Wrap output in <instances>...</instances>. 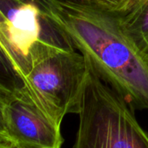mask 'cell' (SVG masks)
I'll use <instances>...</instances> for the list:
<instances>
[{
  "label": "cell",
  "mask_w": 148,
  "mask_h": 148,
  "mask_svg": "<svg viewBox=\"0 0 148 148\" xmlns=\"http://www.w3.org/2000/svg\"><path fill=\"white\" fill-rule=\"evenodd\" d=\"M42 22L83 56L98 75L133 109L148 110V56L120 15L83 0H33Z\"/></svg>",
  "instance_id": "1"
},
{
  "label": "cell",
  "mask_w": 148,
  "mask_h": 148,
  "mask_svg": "<svg viewBox=\"0 0 148 148\" xmlns=\"http://www.w3.org/2000/svg\"><path fill=\"white\" fill-rule=\"evenodd\" d=\"M86 73L81 54L52 36H42L30 52L24 82L35 103L61 127L65 114L79 113Z\"/></svg>",
  "instance_id": "2"
},
{
  "label": "cell",
  "mask_w": 148,
  "mask_h": 148,
  "mask_svg": "<svg viewBox=\"0 0 148 148\" xmlns=\"http://www.w3.org/2000/svg\"><path fill=\"white\" fill-rule=\"evenodd\" d=\"M86 63L72 148H148V132L138 122L134 109Z\"/></svg>",
  "instance_id": "3"
},
{
  "label": "cell",
  "mask_w": 148,
  "mask_h": 148,
  "mask_svg": "<svg viewBox=\"0 0 148 148\" xmlns=\"http://www.w3.org/2000/svg\"><path fill=\"white\" fill-rule=\"evenodd\" d=\"M7 134L17 148H61L60 127L39 108L27 88L4 105Z\"/></svg>",
  "instance_id": "4"
},
{
  "label": "cell",
  "mask_w": 148,
  "mask_h": 148,
  "mask_svg": "<svg viewBox=\"0 0 148 148\" xmlns=\"http://www.w3.org/2000/svg\"><path fill=\"white\" fill-rule=\"evenodd\" d=\"M0 10L8 20L10 41L24 80L30 52L43 35L39 9L33 0H0Z\"/></svg>",
  "instance_id": "5"
},
{
  "label": "cell",
  "mask_w": 148,
  "mask_h": 148,
  "mask_svg": "<svg viewBox=\"0 0 148 148\" xmlns=\"http://www.w3.org/2000/svg\"><path fill=\"white\" fill-rule=\"evenodd\" d=\"M120 18L127 34L148 56V0H133Z\"/></svg>",
  "instance_id": "6"
},
{
  "label": "cell",
  "mask_w": 148,
  "mask_h": 148,
  "mask_svg": "<svg viewBox=\"0 0 148 148\" xmlns=\"http://www.w3.org/2000/svg\"><path fill=\"white\" fill-rule=\"evenodd\" d=\"M25 89L24 77L0 42V99L6 103Z\"/></svg>",
  "instance_id": "7"
},
{
  "label": "cell",
  "mask_w": 148,
  "mask_h": 148,
  "mask_svg": "<svg viewBox=\"0 0 148 148\" xmlns=\"http://www.w3.org/2000/svg\"><path fill=\"white\" fill-rule=\"evenodd\" d=\"M104 10L115 14H123L130 7L133 0H83Z\"/></svg>",
  "instance_id": "8"
},
{
  "label": "cell",
  "mask_w": 148,
  "mask_h": 148,
  "mask_svg": "<svg viewBox=\"0 0 148 148\" xmlns=\"http://www.w3.org/2000/svg\"><path fill=\"white\" fill-rule=\"evenodd\" d=\"M0 42L4 48L5 51L7 52L8 56L10 57L11 61L20 72V69L17 63V60L16 58L15 53L13 51L10 41V36H9V27H8V20L5 17V16L3 14V12L0 10ZM21 74V72H20ZM22 75V74H21Z\"/></svg>",
  "instance_id": "9"
},
{
  "label": "cell",
  "mask_w": 148,
  "mask_h": 148,
  "mask_svg": "<svg viewBox=\"0 0 148 148\" xmlns=\"http://www.w3.org/2000/svg\"><path fill=\"white\" fill-rule=\"evenodd\" d=\"M0 148H17L13 144L8 142H2L0 141Z\"/></svg>",
  "instance_id": "10"
}]
</instances>
